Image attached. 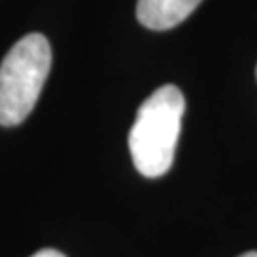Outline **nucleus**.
<instances>
[{
	"instance_id": "1",
	"label": "nucleus",
	"mask_w": 257,
	"mask_h": 257,
	"mask_svg": "<svg viewBox=\"0 0 257 257\" xmlns=\"http://www.w3.org/2000/svg\"><path fill=\"white\" fill-rule=\"evenodd\" d=\"M183 110L185 97L174 84L158 88L139 107L128 145L134 166L141 175L160 177L172 168Z\"/></svg>"
},
{
	"instance_id": "2",
	"label": "nucleus",
	"mask_w": 257,
	"mask_h": 257,
	"mask_svg": "<svg viewBox=\"0 0 257 257\" xmlns=\"http://www.w3.org/2000/svg\"><path fill=\"white\" fill-rule=\"evenodd\" d=\"M52 67V48L44 35L18 40L0 63V126H18L35 109Z\"/></svg>"
},
{
	"instance_id": "3",
	"label": "nucleus",
	"mask_w": 257,
	"mask_h": 257,
	"mask_svg": "<svg viewBox=\"0 0 257 257\" xmlns=\"http://www.w3.org/2000/svg\"><path fill=\"white\" fill-rule=\"evenodd\" d=\"M202 0H138V19L151 31H168L183 23Z\"/></svg>"
},
{
	"instance_id": "4",
	"label": "nucleus",
	"mask_w": 257,
	"mask_h": 257,
	"mask_svg": "<svg viewBox=\"0 0 257 257\" xmlns=\"http://www.w3.org/2000/svg\"><path fill=\"white\" fill-rule=\"evenodd\" d=\"M31 257H65L61 251H57V249H50V248H46V249H40V251H37L35 255H31Z\"/></svg>"
},
{
	"instance_id": "5",
	"label": "nucleus",
	"mask_w": 257,
	"mask_h": 257,
	"mask_svg": "<svg viewBox=\"0 0 257 257\" xmlns=\"http://www.w3.org/2000/svg\"><path fill=\"white\" fill-rule=\"evenodd\" d=\"M240 257H257V251H248V253H244V255Z\"/></svg>"
},
{
	"instance_id": "6",
	"label": "nucleus",
	"mask_w": 257,
	"mask_h": 257,
	"mask_svg": "<svg viewBox=\"0 0 257 257\" xmlns=\"http://www.w3.org/2000/svg\"><path fill=\"white\" fill-rule=\"evenodd\" d=\"M255 74H257V71H255Z\"/></svg>"
}]
</instances>
